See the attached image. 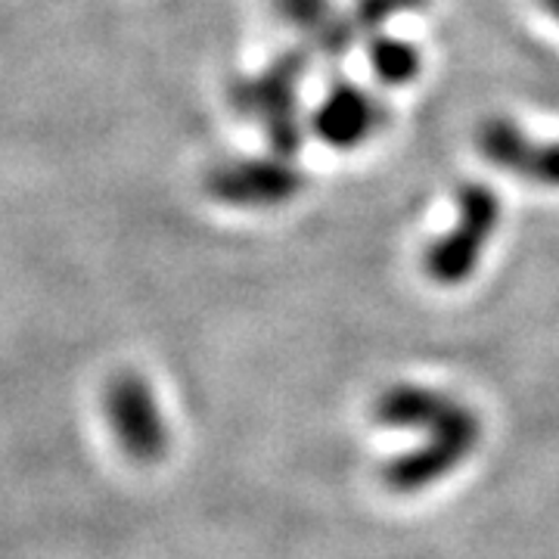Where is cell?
<instances>
[{
  "label": "cell",
  "instance_id": "1",
  "mask_svg": "<svg viewBox=\"0 0 559 559\" xmlns=\"http://www.w3.org/2000/svg\"><path fill=\"white\" fill-rule=\"evenodd\" d=\"M419 432H426V439L417 448L385 460L380 469L382 485L392 495H417L432 488L436 481L454 476L479 451L481 417L466 401L454 399L436 423L423 426Z\"/></svg>",
  "mask_w": 559,
  "mask_h": 559
},
{
  "label": "cell",
  "instance_id": "12",
  "mask_svg": "<svg viewBox=\"0 0 559 559\" xmlns=\"http://www.w3.org/2000/svg\"><path fill=\"white\" fill-rule=\"evenodd\" d=\"M426 3H429V0H417V7H426Z\"/></svg>",
  "mask_w": 559,
  "mask_h": 559
},
{
  "label": "cell",
  "instance_id": "6",
  "mask_svg": "<svg viewBox=\"0 0 559 559\" xmlns=\"http://www.w3.org/2000/svg\"><path fill=\"white\" fill-rule=\"evenodd\" d=\"M476 143H479L481 156L500 171L547 187V190H559V140L538 143L513 119L495 116V119L481 121Z\"/></svg>",
  "mask_w": 559,
  "mask_h": 559
},
{
  "label": "cell",
  "instance_id": "10",
  "mask_svg": "<svg viewBox=\"0 0 559 559\" xmlns=\"http://www.w3.org/2000/svg\"><path fill=\"white\" fill-rule=\"evenodd\" d=\"M407 10H419L417 0H355L352 20H355L360 32L377 35V32H382L385 22H392L401 13H407Z\"/></svg>",
  "mask_w": 559,
  "mask_h": 559
},
{
  "label": "cell",
  "instance_id": "2",
  "mask_svg": "<svg viewBox=\"0 0 559 559\" xmlns=\"http://www.w3.org/2000/svg\"><path fill=\"white\" fill-rule=\"evenodd\" d=\"M308 69L305 50H286L264 72L230 87V106L240 119L259 121L277 156H296L305 143L299 119V84Z\"/></svg>",
  "mask_w": 559,
  "mask_h": 559
},
{
  "label": "cell",
  "instance_id": "9",
  "mask_svg": "<svg viewBox=\"0 0 559 559\" xmlns=\"http://www.w3.org/2000/svg\"><path fill=\"white\" fill-rule=\"evenodd\" d=\"M367 53H370V69L377 72V79L382 84H395L399 87V84H407V81H414L419 75L417 47H411L404 40L389 38V35L377 32L370 38Z\"/></svg>",
  "mask_w": 559,
  "mask_h": 559
},
{
  "label": "cell",
  "instance_id": "3",
  "mask_svg": "<svg viewBox=\"0 0 559 559\" xmlns=\"http://www.w3.org/2000/svg\"><path fill=\"white\" fill-rule=\"evenodd\" d=\"M500 227V197L488 183H463L457 190V221L423 255L429 280L457 286L479 267L481 252Z\"/></svg>",
  "mask_w": 559,
  "mask_h": 559
},
{
  "label": "cell",
  "instance_id": "8",
  "mask_svg": "<svg viewBox=\"0 0 559 559\" xmlns=\"http://www.w3.org/2000/svg\"><path fill=\"white\" fill-rule=\"evenodd\" d=\"M274 7L280 20L293 25L330 57L348 53V47L358 38L355 20L345 16L333 0H274Z\"/></svg>",
  "mask_w": 559,
  "mask_h": 559
},
{
  "label": "cell",
  "instance_id": "4",
  "mask_svg": "<svg viewBox=\"0 0 559 559\" xmlns=\"http://www.w3.org/2000/svg\"><path fill=\"white\" fill-rule=\"evenodd\" d=\"M305 190V175L286 156L230 159L205 175V193L230 209H274L296 200Z\"/></svg>",
  "mask_w": 559,
  "mask_h": 559
},
{
  "label": "cell",
  "instance_id": "7",
  "mask_svg": "<svg viewBox=\"0 0 559 559\" xmlns=\"http://www.w3.org/2000/svg\"><path fill=\"white\" fill-rule=\"evenodd\" d=\"M389 121L385 103L352 81H336L311 116V131L333 150H355L377 138Z\"/></svg>",
  "mask_w": 559,
  "mask_h": 559
},
{
  "label": "cell",
  "instance_id": "5",
  "mask_svg": "<svg viewBox=\"0 0 559 559\" xmlns=\"http://www.w3.org/2000/svg\"><path fill=\"white\" fill-rule=\"evenodd\" d=\"M106 419L119 448L138 463H156L168 451V423L153 385L140 373H119L106 389Z\"/></svg>",
  "mask_w": 559,
  "mask_h": 559
},
{
  "label": "cell",
  "instance_id": "11",
  "mask_svg": "<svg viewBox=\"0 0 559 559\" xmlns=\"http://www.w3.org/2000/svg\"><path fill=\"white\" fill-rule=\"evenodd\" d=\"M540 7H544V10L559 22V0H540Z\"/></svg>",
  "mask_w": 559,
  "mask_h": 559
}]
</instances>
